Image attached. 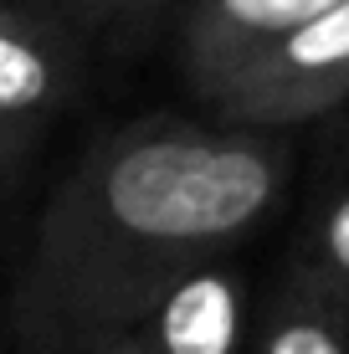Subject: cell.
Segmentation results:
<instances>
[{"mask_svg": "<svg viewBox=\"0 0 349 354\" xmlns=\"http://www.w3.org/2000/svg\"><path fill=\"white\" fill-rule=\"evenodd\" d=\"M293 185L283 129L154 113L82 149L52 185L21 277V328L46 354L139 328L170 283L226 262Z\"/></svg>", "mask_w": 349, "mask_h": 354, "instance_id": "1", "label": "cell"}, {"mask_svg": "<svg viewBox=\"0 0 349 354\" xmlns=\"http://www.w3.org/2000/svg\"><path fill=\"white\" fill-rule=\"evenodd\" d=\"M349 103V0H334L319 16L252 57L221 82L206 108L221 124L242 129H298L329 118Z\"/></svg>", "mask_w": 349, "mask_h": 354, "instance_id": "2", "label": "cell"}, {"mask_svg": "<svg viewBox=\"0 0 349 354\" xmlns=\"http://www.w3.org/2000/svg\"><path fill=\"white\" fill-rule=\"evenodd\" d=\"M334 0H175V62L206 103L232 72L262 57L278 36L303 26Z\"/></svg>", "mask_w": 349, "mask_h": 354, "instance_id": "3", "label": "cell"}, {"mask_svg": "<svg viewBox=\"0 0 349 354\" xmlns=\"http://www.w3.org/2000/svg\"><path fill=\"white\" fill-rule=\"evenodd\" d=\"M134 334L149 339L154 354H247V283L226 262H206L185 272L154 298Z\"/></svg>", "mask_w": 349, "mask_h": 354, "instance_id": "4", "label": "cell"}, {"mask_svg": "<svg viewBox=\"0 0 349 354\" xmlns=\"http://www.w3.org/2000/svg\"><path fill=\"white\" fill-rule=\"evenodd\" d=\"M82 57L62 16L0 6V118L46 124L72 97Z\"/></svg>", "mask_w": 349, "mask_h": 354, "instance_id": "5", "label": "cell"}, {"mask_svg": "<svg viewBox=\"0 0 349 354\" xmlns=\"http://www.w3.org/2000/svg\"><path fill=\"white\" fill-rule=\"evenodd\" d=\"M247 354H349V292L287 262Z\"/></svg>", "mask_w": 349, "mask_h": 354, "instance_id": "6", "label": "cell"}, {"mask_svg": "<svg viewBox=\"0 0 349 354\" xmlns=\"http://www.w3.org/2000/svg\"><path fill=\"white\" fill-rule=\"evenodd\" d=\"M293 267H303V272H314L323 283L349 292V180L334 185L314 211H308V226H303V236H298Z\"/></svg>", "mask_w": 349, "mask_h": 354, "instance_id": "7", "label": "cell"}, {"mask_svg": "<svg viewBox=\"0 0 349 354\" xmlns=\"http://www.w3.org/2000/svg\"><path fill=\"white\" fill-rule=\"evenodd\" d=\"M0 6H26V10H46V16L82 21V16H118V10H149V6H160V0H0Z\"/></svg>", "mask_w": 349, "mask_h": 354, "instance_id": "8", "label": "cell"}, {"mask_svg": "<svg viewBox=\"0 0 349 354\" xmlns=\"http://www.w3.org/2000/svg\"><path fill=\"white\" fill-rule=\"evenodd\" d=\"M57 354H154L149 339L134 334V328H118V334H88V339H72L67 349Z\"/></svg>", "mask_w": 349, "mask_h": 354, "instance_id": "9", "label": "cell"}, {"mask_svg": "<svg viewBox=\"0 0 349 354\" xmlns=\"http://www.w3.org/2000/svg\"><path fill=\"white\" fill-rule=\"evenodd\" d=\"M36 129H41V124H16V118H0V175H6V169H16V160L31 149Z\"/></svg>", "mask_w": 349, "mask_h": 354, "instance_id": "10", "label": "cell"}, {"mask_svg": "<svg viewBox=\"0 0 349 354\" xmlns=\"http://www.w3.org/2000/svg\"><path fill=\"white\" fill-rule=\"evenodd\" d=\"M339 154H344V165H349V113H344V124H339Z\"/></svg>", "mask_w": 349, "mask_h": 354, "instance_id": "11", "label": "cell"}]
</instances>
